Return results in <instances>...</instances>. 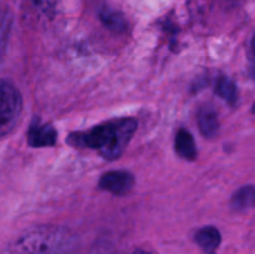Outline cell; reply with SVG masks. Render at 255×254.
I'll use <instances>...</instances> for the list:
<instances>
[{
    "mask_svg": "<svg viewBox=\"0 0 255 254\" xmlns=\"http://www.w3.org/2000/svg\"><path fill=\"white\" fill-rule=\"evenodd\" d=\"M134 177L128 171H110L101 176L99 187L115 196H125L132 189Z\"/></svg>",
    "mask_w": 255,
    "mask_h": 254,
    "instance_id": "4",
    "label": "cell"
},
{
    "mask_svg": "<svg viewBox=\"0 0 255 254\" xmlns=\"http://www.w3.org/2000/svg\"><path fill=\"white\" fill-rule=\"evenodd\" d=\"M176 152L187 161H194L197 158V147L193 136L187 129L181 128L176 134L174 139Z\"/></svg>",
    "mask_w": 255,
    "mask_h": 254,
    "instance_id": "7",
    "label": "cell"
},
{
    "mask_svg": "<svg viewBox=\"0 0 255 254\" xmlns=\"http://www.w3.org/2000/svg\"><path fill=\"white\" fill-rule=\"evenodd\" d=\"M231 207L236 212H246L255 208V186H243L231 198Z\"/></svg>",
    "mask_w": 255,
    "mask_h": 254,
    "instance_id": "9",
    "label": "cell"
},
{
    "mask_svg": "<svg viewBox=\"0 0 255 254\" xmlns=\"http://www.w3.org/2000/svg\"><path fill=\"white\" fill-rule=\"evenodd\" d=\"M22 111V99L16 87L0 80V138L11 133Z\"/></svg>",
    "mask_w": 255,
    "mask_h": 254,
    "instance_id": "3",
    "label": "cell"
},
{
    "mask_svg": "<svg viewBox=\"0 0 255 254\" xmlns=\"http://www.w3.org/2000/svg\"><path fill=\"white\" fill-rule=\"evenodd\" d=\"M216 94L229 105H234L238 100V89L236 82L226 76L219 77L217 81Z\"/></svg>",
    "mask_w": 255,
    "mask_h": 254,
    "instance_id": "11",
    "label": "cell"
},
{
    "mask_svg": "<svg viewBox=\"0 0 255 254\" xmlns=\"http://www.w3.org/2000/svg\"><path fill=\"white\" fill-rule=\"evenodd\" d=\"M79 238L64 227L45 226L25 232L5 247L1 254H75Z\"/></svg>",
    "mask_w": 255,
    "mask_h": 254,
    "instance_id": "2",
    "label": "cell"
},
{
    "mask_svg": "<svg viewBox=\"0 0 255 254\" xmlns=\"http://www.w3.org/2000/svg\"><path fill=\"white\" fill-rule=\"evenodd\" d=\"M100 19L104 22L105 26L116 32L125 31L127 27V21L124 15L117 10L110 9V7H105L100 11Z\"/></svg>",
    "mask_w": 255,
    "mask_h": 254,
    "instance_id": "10",
    "label": "cell"
},
{
    "mask_svg": "<svg viewBox=\"0 0 255 254\" xmlns=\"http://www.w3.org/2000/svg\"><path fill=\"white\" fill-rule=\"evenodd\" d=\"M57 132L50 124H42L39 120L32 122L27 131V143L31 147H51L56 143Z\"/></svg>",
    "mask_w": 255,
    "mask_h": 254,
    "instance_id": "5",
    "label": "cell"
},
{
    "mask_svg": "<svg viewBox=\"0 0 255 254\" xmlns=\"http://www.w3.org/2000/svg\"><path fill=\"white\" fill-rule=\"evenodd\" d=\"M252 112H253V114H255V102H254L253 107H252Z\"/></svg>",
    "mask_w": 255,
    "mask_h": 254,
    "instance_id": "14",
    "label": "cell"
},
{
    "mask_svg": "<svg viewBox=\"0 0 255 254\" xmlns=\"http://www.w3.org/2000/svg\"><path fill=\"white\" fill-rule=\"evenodd\" d=\"M133 254H151V253L147 251H143V249H136V251L133 252Z\"/></svg>",
    "mask_w": 255,
    "mask_h": 254,
    "instance_id": "13",
    "label": "cell"
},
{
    "mask_svg": "<svg viewBox=\"0 0 255 254\" xmlns=\"http://www.w3.org/2000/svg\"><path fill=\"white\" fill-rule=\"evenodd\" d=\"M136 128L137 121L134 119H115L87 131L72 132L67 136L66 141L77 148L96 149L105 159L115 161L124 153Z\"/></svg>",
    "mask_w": 255,
    "mask_h": 254,
    "instance_id": "1",
    "label": "cell"
},
{
    "mask_svg": "<svg viewBox=\"0 0 255 254\" xmlns=\"http://www.w3.org/2000/svg\"><path fill=\"white\" fill-rule=\"evenodd\" d=\"M194 242L206 254H216L222 242L221 232L213 226H207L199 229L194 236Z\"/></svg>",
    "mask_w": 255,
    "mask_h": 254,
    "instance_id": "6",
    "label": "cell"
},
{
    "mask_svg": "<svg viewBox=\"0 0 255 254\" xmlns=\"http://www.w3.org/2000/svg\"><path fill=\"white\" fill-rule=\"evenodd\" d=\"M198 126L202 134L207 138H212L219 131V121L216 111L211 106H204L198 112Z\"/></svg>",
    "mask_w": 255,
    "mask_h": 254,
    "instance_id": "8",
    "label": "cell"
},
{
    "mask_svg": "<svg viewBox=\"0 0 255 254\" xmlns=\"http://www.w3.org/2000/svg\"><path fill=\"white\" fill-rule=\"evenodd\" d=\"M251 74L255 79V34L251 44Z\"/></svg>",
    "mask_w": 255,
    "mask_h": 254,
    "instance_id": "12",
    "label": "cell"
}]
</instances>
